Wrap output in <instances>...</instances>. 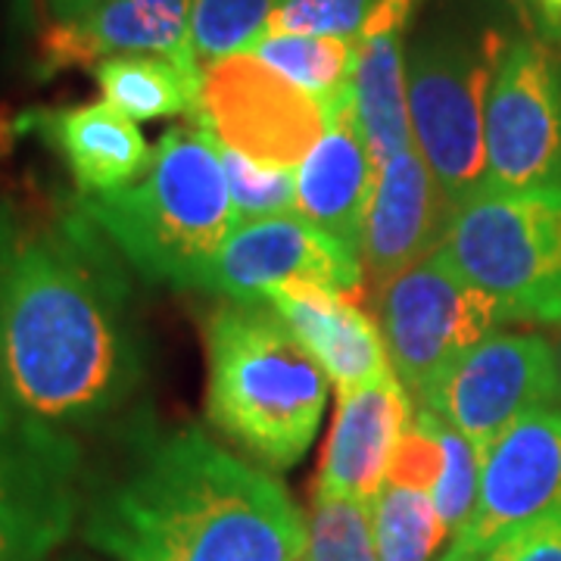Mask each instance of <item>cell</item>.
<instances>
[{
  "mask_svg": "<svg viewBox=\"0 0 561 561\" xmlns=\"http://www.w3.org/2000/svg\"><path fill=\"white\" fill-rule=\"evenodd\" d=\"M122 262L79 206H0V419L79 440L131 409L147 343Z\"/></svg>",
  "mask_w": 561,
  "mask_h": 561,
  "instance_id": "obj_1",
  "label": "cell"
},
{
  "mask_svg": "<svg viewBox=\"0 0 561 561\" xmlns=\"http://www.w3.org/2000/svg\"><path fill=\"white\" fill-rule=\"evenodd\" d=\"M84 540L113 561H297L306 522L272 474L179 427L138 443L91 502Z\"/></svg>",
  "mask_w": 561,
  "mask_h": 561,
  "instance_id": "obj_2",
  "label": "cell"
},
{
  "mask_svg": "<svg viewBox=\"0 0 561 561\" xmlns=\"http://www.w3.org/2000/svg\"><path fill=\"white\" fill-rule=\"evenodd\" d=\"M76 206L140 278L175 290H201L221 243L241 225L219 140L197 119L162 135L144 179L113 194L79 197Z\"/></svg>",
  "mask_w": 561,
  "mask_h": 561,
  "instance_id": "obj_3",
  "label": "cell"
},
{
  "mask_svg": "<svg viewBox=\"0 0 561 561\" xmlns=\"http://www.w3.org/2000/svg\"><path fill=\"white\" fill-rule=\"evenodd\" d=\"M206 415L247 456L284 471L319 434L328 375L265 302H228L206 321Z\"/></svg>",
  "mask_w": 561,
  "mask_h": 561,
  "instance_id": "obj_4",
  "label": "cell"
},
{
  "mask_svg": "<svg viewBox=\"0 0 561 561\" xmlns=\"http://www.w3.org/2000/svg\"><path fill=\"white\" fill-rule=\"evenodd\" d=\"M440 256L490 294L505 321L561 324V181L478 191L456 206Z\"/></svg>",
  "mask_w": 561,
  "mask_h": 561,
  "instance_id": "obj_5",
  "label": "cell"
},
{
  "mask_svg": "<svg viewBox=\"0 0 561 561\" xmlns=\"http://www.w3.org/2000/svg\"><path fill=\"white\" fill-rule=\"evenodd\" d=\"M505 38L486 32L421 38L405 60L412 144L440 181L453 209L471 201L486 179V94Z\"/></svg>",
  "mask_w": 561,
  "mask_h": 561,
  "instance_id": "obj_6",
  "label": "cell"
},
{
  "mask_svg": "<svg viewBox=\"0 0 561 561\" xmlns=\"http://www.w3.org/2000/svg\"><path fill=\"white\" fill-rule=\"evenodd\" d=\"M378 312L390 368L419 405L453 362L505 321L496 300L461 278L440 250L381 284Z\"/></svg>",
  "mask_w": 561,
  "mask_h": 561,
  "instance_id": "obj_7",
  "label": "cell"
},
{
  "mask_svg": "<svg viewBox=\"0 0 561 561\" xmlns=\"http://www.w3.org/2000/svg\"><path fill=\"white\" fill-rule=\"evenodd\" d=\"M561 181V57L540 38L505 41L486 94V179L505 194Z\"/></svg>",
  "mask_w": 561,
  "mask_h": 561,
  "instance_id": "obj_8",
  "label": "cell"
},
{
  "mask_svg": "<svg viewBox=\"0 0 561 561\" xmlns=\"http://www.w3.org/2000/svg\"><path fill=\"white\" fill-rule=\"evenodd\" d=\"M552 405H561L552 341L540 334H490L443 371L419 409L456 427L483 459L527 412Z\"/></svg>",
  "mask_w": 561,
  "mask_h": 561,
  "instance_id": "obj_9",
  "label": "cell"
},
{
  "mask_svg": "<svg viewBox=\"0 0 561 561\" xmlns=\"http://www.w3.org/2000/svg\"><path fill=\"white\" fill-rule=\"evenodd\" d=\"M194 119L221 147L280 169H297L328 128L321 103L253 54H231L203 66Z\"/></svg>",
  "mask_w": 561,
  "mask_h": 561,
  "instance_id": "obj_10",
  "label": "cell"
},
{
  "mask_svg": "<svg viewBox=\"0 0 561 561\" xmlns=\"http://www.w3.org/2000/svg\"><path fill=\"white\" fill-rule=\"evenodd\" d=\"M81 508V443L0 419V561H47Z\"/></svg>",
  "mask_w": 561,
  "mask_h": 561,
  "instance_id": "obj_11",
  "label": "cell"
},
{
  "mask_svg": "<svg viewBox=\"0 0 561 561\" xmlns=\"http://www.w3.org/2000/svg\"><path fill=\"white\" fill-rule=\"evenodd\" d=\"M561 508V409H534L483 456L481 496L440 561H478L508 527Z\"/></svg>",
  "mask_w": 561,
  "mask_h": 561,
  "instance_id": "obj_12",
  "label": "cell"
},
{
  "mask_svg": "<svg viewBox=\"0 0 561 561\" xmlns=\"http://www.w3.org/2000/svg\"><path fill=\"white\" fill-rule=\"evenodd\" d=\"M365 265L359 253L302 216L241 221L221 243L201 290L231 302H262L287 280H316L334 290H359Z\"/></svg>",
  "mask_w": 561,
  "mask_h": 561,
  "instance_id": "obj_13",
  "label": "cell"
},
{
  "mask_svg": "<svg viewBox=\"0 0 561 561\" xmlns=\"http://www.w3.org/2000/svg\"><path fill=\"white\" fill-rule=\"evenodd\" d=\"M453 213V203L415 144L383 162L362 241V265L375 287L431 260L446 241Z\"/></svg>",
  "mask_w": 561,
  "mask_h": 561,
  "instance_id": "obj_14",
  "label": "cell"
},
{
  "mask_svg": "<svg viewBox=\"0 0 561 561\" xmlns=\"http://www.w3.org/2000/svg\"><path fill=\"white\" fill-rule=\"evenodd\" d=\"M191 20L194 0H103L41 32L35 72L54 79L66 69H94L125 54H187Z\"/></svg>",
  "mask_w": 561,
  "mask_h": 561,
  "instance_id": "obj_15",
  "label": "cell"
},
{
  "mask_svg": "<svg viewBox=\"0 0 561 561\" xmlns=\"http://www.w3.org/2000/svg\"><path fill=\"white\" fill-rule=\"evenodd\" d=\"M412 419V397L393 371L341 390L316 490L371 505L387 483L390 459Z\"/></svg>",
  "mask_w": 561,
  "mask_h": 561,
  "instance_id": "obj_16",
  "label": "cell"
},
{
  "mask_svg": "<svg viewBox=\"0 0 561 561\" xmlns=\"http://www.w3.org/2000/svg\"><path fill=\"white\" fill-rule=\"evenodd\" d=\"M20 131H35L69 169L79 197L113 194L144 179L153 150L138 122L122 116L106 101L28 110L16 122Z\"/></svg>",
  "mask_w": 561,
  "mask_h": 561,
  "instance_id": "obj_17",
  "label": "cell"
},
{
  "mask_svg": "<svg viewBox=\"0 0 561 561\" xmlns=\"http://www.w3.org/2000/svg\"><path fill=\"white\" fill-rule=\"evenodd\" d=\"M262 302L300 337L341 390H353L393 371L381 328L356 302H350L343 290L316 280H287L268 290Z\"/></svg>",
  "mask_w": 561,
  "mask_h": 561,
  "instance_id": "obj_18",
  "label": "cell"
},
{
  "mask_svg": "<svg viewBox=\"0 0 561 561\" xmlns=\"http://www.w3.org/2000/svg\"><path fill=\"white\" fill-rule=\"evenodd\" d=\"M419 3L421 0H378L356 38L353 98L375 169L412 147L402 41Z\"/></svg>",
  "mask_w": 561,
  "mask_h": 561,
  "instance_id": "obj_19",
  "label": "cell"
},
{
  "mask_svg": "<svg viewBox=\"0 0 561 561\" xmlns=\"http://www.w3.org/2000/svg\"><path fill=\"white\" fill-rule=\"evenodd\" d=\"M375 181L378 172L368 157V144L353 103L328 119L321 140L300 162L297 213L362 256Z\"/></svg>",
  "mask_w": 561,
  "mask_h": 561,
  "instance_id": "obj_20",
  "label": "cell"
},
{
  "mask_svg": "<svg viewBox=\"0 0 561 561\" xmlns=\"http://www.w3.org/2000/svg\"><path fill=\"white\" fill-rule=\"evenodd\" d=\"M94 81L103 101L131 122L197 116L203 62L187 54H125L98 62Z\"/></svg>",
  "mask_w": 561,
  "mask_h": 561,
  "instance_id": "obj_21",
  "label": "cell"
},
{
  "mask_svg": "<svg viewBox=\"0 0 561 561\" xmlns=\"http://www.w3.org/2000/svg\"><path fill=\"white\" fill-rule=\"evenodd\" d=\"M247 54L272 66L284 79L300 84L302 91H309L321 103L328 119L356 103V41L321 35H265Z\"/></svg>",
  "mask_w": 561,
  "mask_h": 561,
  "instance_id": "obj_22",
  "label": "cell"
},
{
  "mask_svg": "<svg viewBox=\"0 0 561 561\" xmlns=\"http://www.w3.org/2000/svg\"><path fill=\"white\" fill-rule=\"evenodd\" d=\"M371 534L378 561H434L449 540L427 493L383 483L371 502Z\"/></svg>",
  "mask_w": 561,
  "mask_h": 561,
  "instance_id": "obj_23",
  "label": "cell"
},
{
  "mask_svg": "<svg viewBox=\"0 0 561 561\" xmlns=\"http://www.w3.org/2000/svg\"><path fill=\"white\" fill-rule=\"evenodd\" d=\"M284 0H194L191 50L206 62L247 54L265 35Z\"/></svg>",
  "mask_w": 561,
  "mask_h": 561,
  "instance_id": "obj_24",
  "label": "cell"
},
{
  "mask_svg": "<svg viewBox=\"0 0 561 561\" xmlns=\"http://www.w3.org/2000/svg\"><path fill=\"white\" fill-rule=\"evenodd\" d=\"M306 556L309 561H378L371 505L316 490L306 518Z\"/></svg>",
  "mask_w": 561,
  "mask_h": 561,
  "instance_id": "obj_25",
  "label": "cell"
},
{
  "mask_svg": "<svg viewBox=\"0 0 561 561\" xmlns=\"http://www.w3.org/2000/svg\"><path fill=\"white\" fill-rule=\"evenodd\" d=\"M219 157L238 219H272V216H294L297 213L294 169L265 165V162L250 160L241 150H231L221 144Z\"/></svg>",
  "mask_w": 561,
  "mask_h": 561,
  "instance_id": "obj_26",
  "label": "cell"
},
{
  "mask_svg": "<svg viewBox=\"0 0 561 561\" xmlns=\"http://www.w3.org/2000/svg\"><path fill=\"white\" fill-rule=\"evenodd\" d=\"M440 440L443 453H446V461H443L440 481H437L434 493H431V502H434L443 527H446V534H449V540H453L461 527L468 524L474 505H478V496H481L483 459L481 453L465 440L456 427H449L443 419Z\"/></svg>",
  "mask_w": 561,
  "mask_h": 561,
  "instance_id": "obj_27",
  "label": "cell"
},
{
  "mask_svg": "<svg viewBox=\"0 0 561 561\" xmlns=\"http://www.w3.org/2000/svg\"><path fill=\"white\" fill-rule=\"evenodd\" d=\"M375 7L378 0H284L268 20L265 35H321L356 41Z\"/></svg>",
  "mask_w": 561,
  "mask_h": 561,
  "instance_id": "obj_28",
  "label": "cell"
},
{
  "mask_svg": "<svg viewBox=\"0 0 561 561\" xmlns=\"http://www.w3.org/2000/svg\"><path fill=\"white\" fill-rule=\"evenodd\" d=\"M443 461H446V453L440 440V419L427 409H419L390 459L387 483L431 496L440 481Z\"/></svg>",
  "mask_w": 561,
  "mask_h": 561,
  "instance_id": "obj_29",
  "label": "cell"
},
{
  "mask_svg": "<svg viewBox=\"0 0 561 561\" xmlns=\"http://www.w3.org/2000/svg\"><path fill=\"white\" fill-rule=\"evenodd\" d=\"M478 561H561V508L508 527Z\"/></svg>",
  "mask_w": 561,
  "mask_h": 561,
  "instance_id": "obj_30",
  "label": "cell"
},
{
  "mask_svg": "<svg viewBox=\"0 0 561 561\" xmlns=\"http://www.w3.org/2000/svg\"><path fill=\"white\" fill-rule=\"evenodd\" d=\"M534 20L537 38L561 50V0H524Z\"/></svg>",
  "mask_w": 561,
  "mask_h": 561,
  "instance_id": "obj_31",
  "label": "cell"
},
{
  "mask_svg": "<svg viewBox=\"0 0 561 561\" xmlns=\"http://www.w3.org/2000/svg\"><path fill=\"white\" fill-rule=\"evenodd\" d=\"M44 3H47L54 20H72V16H81V13L94 10L103 0H44Z\"/></svg>",
  "mask_w": 561,
  "mask_h": 561,
  "instance_id": "obj_32",
  "label": "cell"
},
{
  "mask_svg": "<svg viewBox=\"0 0 561 561\" xmlns=\"http://www.w3.org/2000/svg\"><path fill=\"white\" fill-rule=\"evenodd\" d=\"M57 561H113V559H106V556L98 559V556H91V552H72V556H62V559Z\"/></svg>",
  "mask_w": 561,
  "mask_h": 561,
  "instance_id": "obj_33",
  "label": "cell"
},
{
  "mask_svg": "<svg viewBox=\"0 0 561 561\" xmlns=\"http://www.w3.org/2000/svg\"><path fill=\"white\" fill-rule=\"evenodd\" d=\"M552 350H556V368H559V383H561V334L552 341Z\"/></svg>",
  "mask_w": 561,
  "mask_h": 561,
  "instance_id": "obj_34",
  "label": "cell"
},
{
  "mask_svg": "<svg viewBox=\"0 0 561 561\" xmlns=\"http://www.w3.org/2000/svg\"><path fill=\"white\" fill-rule=\"evenodd\" d=\"M297 561H309V556H306V552H302V556H300V559H297Z\"/></svg>",
  "mask_w": 561,
  "mask_h": 561,
  "instance_id": "obj_35",
  "label": "cell"
}]
</instances>
